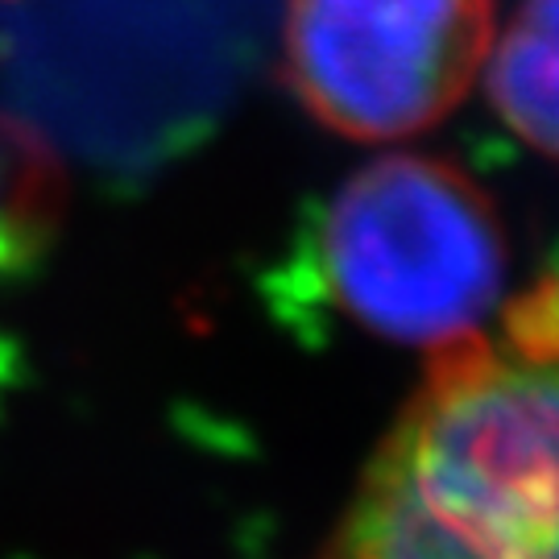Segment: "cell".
<instances>
[{"label":"cell","mask_w":559,"mask_h":559,"mask_svg":"<svg viewBox=\"0 0 559 559\" xmlns=\"http://www.w3.org/2000/svg\"><path fill=\"white\" fill-rule=\"evenodd\" d=\"M316 559H559V278L436 353Z\"/></svg>","instance_id":"1"},{"label":"cell","mask_w":559,"mask_h":559,"mask_svg":"<svg viewBox=\"0 0 559 559\" xmlns=\"http://www.w3.org/2000/svg\"><path fill=\"white\" fill-rule=\"evenodd\" d=\"M320 261L365 332L436 353L480 336L506 307L498 212L440 158L390 154L353 175L323 216Z\"/></svg>","instance_id":"2"},{"label":"cell","mask_w":559,"mask_h":559,"mask_svg":"<svg viewBox=\"0 0 559 559\" xmlns=\"http://www.w3.org/2000/svg\"><path fill=\"white\" fill-rule=\"evenodd\" d=\"M489 46L493 0H286V83L340 138L431 129L485 71Z\"/></svg>","instance_id":"3"},{"label":"cell","mask_w":559,"mask_h":559,"mask_svg":"<svg viewBox=\"0 0 559 559\" xmlns=\"http://www.w3.org/2000/svg\"><path fill=\"white\" fill-rule=\"evenodd\" d=\"M485 92L510 133L559 162V0H526L493 38Z\"/></svg>","instance_id":"4"}]
</instances>
